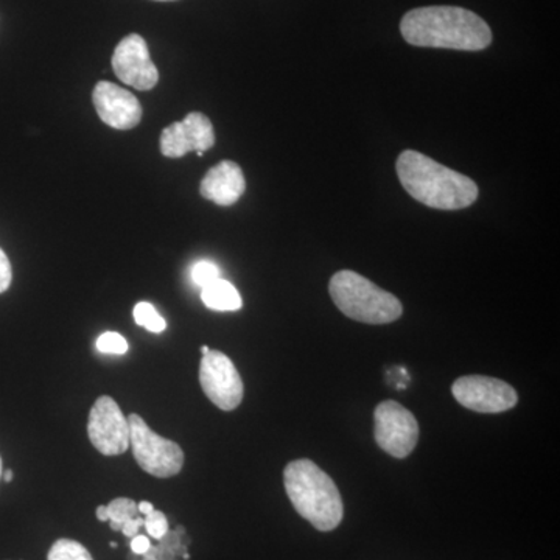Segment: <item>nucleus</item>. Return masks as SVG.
<instances>
[{
  "label": "nucleus",
  "mask_w": 560,
  "mask_h": 560,
  "mask_svg": "<svg viewBox=\"0 0 560 560\" xmlns=\"http://www.w3.org/2000/svg\"><path fill=\"white\" fill-rule=\"evenodd\" d=\"M404 39L430 49L480 51L492 44L488 22L460 7H422L408 11L400 22Z\"/></svg>",
  "instance_id": "nucleus-1"
},
{
  "label": "nucleus",
  "mask_w": 560,
  "mask_h": 560,
  "mask_svg": "<svg viewBox=\"0 0 560 560\" xmlns=\"http://www.w3.org/2000/svg\"><path fill=\"white\" fill-rule=\"evenodd\" d=\"M396 171L404 189L429 208L459 210L477 201L478 186L474 179L419 151L405 150L397 160Z\"/></svg>",
  "instance_id": "nucleus-2"
},
{
  "label": "nucleus",
  "mask_w": 560,
  "mask_h": 560,
  "mask_svg": "<svg viewBox=\"0 0 560 560\" xmlns=\"http://www.w3.org/2000/svg\"><path fill=\"white\" fill-rule=\"evenodd\" d=\"M283 486L294 510L316 529L334 530L345 517V504L335 481L311 459L291 460Z\"/></svg>",
  "instance_id": "nucleus-3"
},
{
  "label": "nucleus",
  "mask_w": 560,
  "mask_h": 560,
  "mask_svg": "<svg viewBox=\"0 0 560 560\" xmlns=\"http://www.w3.org/2000/svg\"><path fill=\"white\" fill-rule=\"evenodd\" d=\"M329 293L342 315L364 324H389L404 313L401 302L355 271L335 272Z\"/></svg>",
  "instance_id": "nucleus-4"
},
{
  "label": "nucleus",
  "mask_w": 560,
  "mask_h": 560,
  "mask_svg": "<svg viewBox=\"0 0 560 560\" xmlns=\"http://www.w3.org/2000/svg\"><path fill=\"white\" fill-rule=\"evenodd\" d=\"M130 447L140 469L156 478L176 477L184 466V452L176 442L165 440L147 425L145 420L132 412Z\"/></svg>",
  "instance_id": "nucleus-5"
},
{
  "label": "nucleus",
  "mask_w": 560,
  "mask_h": 560,
  "mask_svg": "<svg viewBox=\"0 0 560 560\" xmlns=\"http://www.w3.org/2000/svg\"><path fill=\"white\" fill-rule=\"evenodd\" d=\"M375 442L393 458L404 459L419 441V423L415 415L394 400L382 401L374 412Z\"/></svg>",
  "instance_id": "nucleus-6"
},
{
  "label": "nucleus",
  "mask_w": 560,
  "mask_h": 560,
  "mask_svg": "<svg viewBox=\"0 0 560 560\" xmlns=\"http://www.w3.org/2000/svg\"><path fill=\"white\" fill-rule=\"evenodd\" d=\"M453 397L467 410L499 415L518 404L517 390L510 383L486 375H466L453 383Z\"/></svg>",
  "instance_id": "nucleus-7"
},
{
  "label": "nucleus",
  "mask_w": 560,
  "mask_h": 560,
  "mask_svg": "<svg viewBox=\"0 0 560 560\" xmlns=\"http://www.w3.org/2000/svg\"><path fill=\"white\" fill-rule=\"evenodd\" d=\"M200 383L208 399L223 411H232L242 404L243 381L230 357L220 350L202 355Z\"/></svg>",
  "instance_id": "nucleus-8"
},
{
  "label": "nucleus",
  "mask_w": 560,
  "mask_h": 560,
  "mask_svg": "<svg viewBox=\"0 0 560 560\" xmlns=\"http://www.w3.org/2000/svg\"><path fill=\"white\" fill-rule=\"evenodd\" d=\"M88 436L105 456L121 455L130 447V423L113 397L102 396L95 400L88 420Z\"/></svg>",
  "instance_id": "nucleus-9"
},
{
  "label": "nucleus",
  "mask_w": 560,
  "mask_h": 560,
  "mask_svg": "<svg viewBox=\"0 0 560 560\" xmlns=\"http://www.w3.org/2000/svg\"><path fill=\"white\" fill-rule=\"evenodd\" d=\"M215 145V131L212 121L202 113H190L184 120L175 121L161 135V153L165 158L178 160L195 151L202 156Z\"/></svg>",
  "instance_id": "nucleus-10"
},
{
  "label": "nucleus",
  "mask_w": 560,
  "mask_h": 560,
  "mask_svg": "<svg viewBox=\"0 0 560 560\" xmlns=\"http://www.w3.org/2000/svg\"><path fill=\"white\" fill-rule=\"evenodd\" d=\"M113 69L121 83L139 91H150L160 81V72L151 61L149 46L140 35L120 40L113 55Z\"/></svg>",
  "instance_id": "nucleus-11"
},
{
  "label": "nucleus",
  "mask_w": 560,
  "mask_h": 560,
  "mask_svg": "<svg viewBox=\"0 0 560 560\" xmlns=\"http://www.w3.org/2000/svg\"><path fill=\"white\" fill-rule=\"evenodd\" d=\"M92 102L103 124L116 130H131L142 119V106L136 95L110 81H98Z\"/></svg>",
  "instance_id": "nucleus-12"
},
{
  "label": "nucleus",
  "mask_w": 560,
  "mask_h": 560,
  "mask_svg": "<svg viewBox=\"0 0 560 560\" xmlns=\"http://www.w3.org/2000/svg\"><path fill=\"white\" fill-rule=\"evenodd\" d=\"M246 190L245 175L234 161H221L210 168L201 180L202 198L219 206H232L241 200Z\"/></svg>",
  "instance_id": "nucleus-13"
},
{
  "label": "nucleus",
  "mask_w": 560,
  "mask_h": 560,
  "mask_svg": "<svg viewBox=\"0 0 560 560\" xmlns=\"http://www.w3.org/2000/svg\"><path fill=\"white\" fill-rule=\"evenodd\" d=\"M201 301L206 307L215 312H237L243 307L238 290L224 279H217L201 289Z\"/></svg>",
  "instance_id": "nucleus-14"
},
{
  "label": "nucleus",
  "mask_w": 560,
  "mask_h": 560,
  "mask_svg": "<svg viewBox=\"0 0 560 560\" xmlns=\"http://www.w3.org/2000/svg\"><path fill=\"white\" fill-rule=\"evenodd\" d=\"M106 510H108L110 529L113 530H121L125 523L139 515L138 503L131 499H124V497L110 501Z\"/></svg>",
  "instance_id": "nucleus-15"
},
{
  "label": "nucleus",
  "mask_w": 560,
  "mask_h": 560,
  "mask_svg": "<svg viewBox=\"0 0 560 560\" xmlns=\"http://www.w3.org/2000/svg\"><path fill=\"white\" fill-rule=\"evenodd\" d=\"M47 560H94L91 552L79 544L70 539H60L51 545Z\"/></svg>",
  "instance_id": "nucleus-16"
},
{
  "label": "nucleus",
  "mask_w": 560,
  "mask_h": 560,
  "mask_svg": "<svg viewBox=\"0 0 560 560\" xmlns=\"http://www.w3.org/2000/svg\"><path fill=\"white\" fill-rule=\"evenodd\" d=\"M184 528L168 530L160 540L158 547H153L158 560H176L180 552H186L187 545L183 544Z\"/></svg>",
  "instance_id": "nucleus-17"
},
{
  "label": "nucleus",
  "mask_w": 560,
  "mask_h": 560,
  "mask_svg": "<svg viewBox=\"0 0 560 560\" xmlns=\"http://www.w3.org/2000/svg\"><path fill=\"white\" fill-rule=\"evenodd\" d=\"M132 315H135L136 323L139 326L145 327L151 334H162V331L167 329V323H165V319L162 318L150 302H139Z\"/></svg>",
  "instance_id": "nucleus-18"
},
{
  "label": "nucleus",
  "mask_w": 560,
  "mask_h": 560,
  "mask_svg": "<svg viewBox=\"0 0 560 560\" xmlns=\"http://www.w3.org/2000/svg\"><path fill=\"white\" fill-rule=\"evenodd\" d=\"M190 276L191 280L202 289V287L209 285L213 280L220 279L221 270L219 265L213 264V261L200 260L191 267Z\"/></svg>",
  "instance_id": "nucleus-19"
},
{
  "label": "nucleus",
  "mask_w": 560,
  "mask_h": 560,
  "mask_svg": "<svg viewBox=\"0 0 560 560\" xmlns=\"http://www.w3.org/2000/svg\"><path fill=\"white\" fill-rule=\"evenodd\" d=\"M97 349L102 353H113V355H124L128 352V341L117 331H105L98 337Z\"/></svg>",
  "instance_id": "nucleus-20"
},
{
  "label": "nucleus",
  "mask_w": 560,
  "mask_h": 560,
  "mask_svg": "<svg viewBox=\"0 0 560 560\" xmlns=\"http://www.w3.org/2000/svg\"><path fill=\"white\" fill-rule=\"evenodd\" d=\"M143 526L147 528V533L149 536L153 537V539L161 540L165 534L171 530L168 528V521L165 517L164 512L154 510L151 514L145 515L143 518Z\"/></svg>",
  "instance_id": "nucleus-21"
},
{
  "label": "nucleus",
  "mask_w": 560,
  "mask_h": 560,
  "mask_svg": "<svg viewBox=\"0 0 560 560\" xmlns=\"http://www.w3.org/2000/svg\"><path fill=\"white\" fill-rule=\"evenodd\" d=\"M11 279H13V270H11L9 256L0 248V293H5L10 289Z\"/></svg>",
  "instance_id": "nucleus-22"
},
{
  "label": "nucleus",
  "mask_w": 560,
  "mask_h": 560,
  "mask_svg": "<svg viewBox=\"0 0 560 560\" xmlns=\"http://www.w3.org/2000/svg\"><path fill=\"white\" fill-rule=\"evenodd\" d=\"M151 541L149 537L147 536H135L131 539V551L135 552V555H145L147 551L150 550Z\"/></svg>",
  "instance_id": "nucleus-23"
},
{
  "label": "nucleus",
  "mask_w": 560,
  "mask_h": 560,
  "mask_svg": "<svg viewBox=\"0 0 560 560\" xmlns=\"http://www.w3.org/2000/svg\"><path fill=\"white\" fill-rule=\"evenodd\" d=\"M143 526V518L142 517H135L131 518V521H128L125 523L124 528H121V533L125 534V536L132 537L138 536L140 528Z\"/></svg>",
  "instance_id": "nucleus-24"
},
{
  "label": "nucleus",
  "mask_w": 560,
  "mask_h": 560,
  "mask_svg": "<svg viewBox=\"0 0 560 560\" xmlns=\"http://www.w3.org/2000/svg\"><path fill=\"white\" fill-rule=\"evenodd\" d=\"M139 514L149 515L154 511L153 504L150 501H140L138 504Z\"/></svg>",
  "instance_id": "nucleus-25"
},
{
  "label": "nucleus",
  "mask_w": 560,
  "mask_h": 560,
  "mask_svg": "<svg viewBox=\"0 0 560 560\" xmlns=\"http://www.w3.org/2000/svg\"><path fill=\"white\" fill-rule=\"evenodd\" d=\"M95 514H97L98 521L109 522L108 510H106V506H98L97 511H95Z\"/></svg>",
  "instance_id": "nucleus-26"
},
{
  "label": "nucleus",
  "mask_w": 560,
  "mask_h": 560,
  "mask_svg": "<svg viewBox=\"0 0 560 560\" xmlns=\"http://www.w3.org/2000/svg\"><path fill=\"white\" fill-rule=\"evenodd\" d=\"M142 560H158L156 552H154L153 547H150V550L145 552V555L140 556Z\"/></svg>",
  "instance_id": "nucleus-27"
},
{
  "label": "nucleus",
  "mask_w": 560,
  "mask_h": 560,
  "mask_svg": "<svg viewBox=\"0 0 560 560\" xmlns=\"http://www.w3.org/2000/svg\"><path fill=\"white\" fill-rule=\"evenodd\" d=\"M2 478H3V481H5V482L13 481V471H11L10 469H7L2 474Z\"/></svg>",
  "instance_id": "nucleus-28"
},
{
  "label": "nucleus",
  "mask_w": 560,
  "mask_h": 560,
  "mask_svg": "<svg viewBox=\"0 0 560 560\" xmlns=\"http://www.w3.org/2000/svg\"><path fill=\"white\" fill-rule=\"evenodd\" d=\"M209 350L210 349L208 348V346H202V348H201L202 355H206V353H209Z\"/></svg>",
  "instance_id": "nucleus-29"
},
{
  "label": "nucleus",
  "mask_w": 560,
  "mask_h": 560,
  "mask_svg": "<svg viewBox=\"0 0 560 560\" xmlns=\"http://www.w3.org/2000/svg\"><path fill=\"white\" fill-rule=\"evenodd\" d=\"M2 474H3V469H2V458H0V480H2Z\"/></svg>",
  "instance_id": "nucleus-30"
},
{
  "label": "nucleus",
  "mask_w": 560,
  "mask_h": 560,
  "mask_svg": "<svg viewBox=\"0 0 560 560\" xmlns=\"http://www.w3.org/2000/svg\"><path fill=\"white\" fill-rule=\"evenodd\" d=\"M109 547H110V548H117V544H116V541H110Z\"/></svg>",
  "instance_id": "nucleus-31"
},
{
  "label": "nucleus",
  "mask_w": 560,
  "mask_h": 560,
  "mask_svg": "<svg viewBox=\"0 0 560 560\" xmlns=\"http://www.w3.org/2000/svg\"><path fill=\"white\" fill-rule=\"evenodd\" d=\"M158 2H175V0H158Z\"/></svg>",
  "instance_id": "nucleus-32"
}]
</instances>
